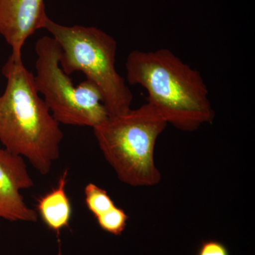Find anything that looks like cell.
Masks as SVG:
<instances>
[{"label":"cell","mask_w":255,"mask_h":255,"mask_svg":"<svg viewBox=\"0 0 255 255\" xmlns=\"http://www.w3.org/2000/svg\"><path fill=\"white\" fill-rule=\"evenodd\" d=\"M33 186L23 157L0 147V219L36 222V211L28 207L21 194Z\"/></svg>","instance_id":"8992f818"},{"label":"cell","mask_w":255,"mask_h":255,"mask_svg":"<svg viewBox=\"0 0 255 255\" xmlns=\"http://www.w3.org/2000/svg\"><path fill=\"white\" fill-rule=\"evenodd\" d=\"M127 81L147 90V104L183 131L212 123L215 112L199 70L167 48L132 50L126 61Z\"/></svg>","instance_id":"6da1fadb"},{"label":"cell","mask_w":255,"mask_h":255,"mask_svg":"<svg viewBox=\"0 0 255 255\" xmlns=\"http://www.w3.org/2000/svg\"><path fill=\"white\" fill-rule=\"evenodd\" d=\"M35 87L58 123L92 128L109 118L98 87L89 80L74 85L60 65L61 50L51 36L36 43Z\"/></svg>","instance_id":"5b68a950"},{"label":"cell","mask_w":255,"mask_h":255,"mask_svg":"<svg viewBox=\"0 0 255 255\" xmlns=\"http://www.w3.org/2000/svg\"><path fill=\"white\" fill-rule=\"evenodd\" d=\"M47 17L44 0H0V34L11 47L13 60H22L25 43L43 28Z\"/></svg>","instance_id":"52a82bcc"},{"label":"cell","mask_w":255,"mask_h":255,"mask_svg":"<svg viewBox=\"0 0 255 255\" xmlns=\"http://www.w3.org/2000/svg\"><path fill=\"white\" fill-rule=\"evenodd\" d=\"M95 219L103 231L114 236H120L127 228L128 216L123 209L115 206Z\"/></svg>","instance_id":"30bf717a"},{"label":"cell","mask_w":255,"mask_h":255,"mask_svg":"<svg viewBox=\"0 0 255 255\" xmlns=\"http://www.w3.org/2000/svg\"><path fill=\"white\" fill-rule=\"evenodd\" d=\"M1 72L6 86L0 96V142L46 175L60 157L64 137L60 124L40 97L33 74L22 60L9 57Z\"/></svg>","instance_id":"7a4b0ae2"},{"label":"cell","mask_w":255,"mask_h":255,"mask_svg":"<svg viewBox=\"0 0 255 255\" xmlns=\"http://www.w3.org/2000/svg\"><path fill=\"white\" fill-rule=\"evenodd\" d=\"M167 126L158 112L146 103L109 117L93 130L102 154L121 182L134 187H151L161 179L154 153L156 141Z\"/></svg>","instance_id":"277c9868"},{"label":"cell","mask_w":255,"mask_h":255,"mask_svg":"<svg viewBox=\"0 0 255 255\" xmlns=\"http://www.w3.org/2000/svg\"><path fill=\"white\" fill-rule=\"evenodd\" d=\"M85 199L87 209L95 218L116 206L107 191L94 183H89L85 187Z\"/></svg>","instance_id":"9c48e42d"},{"label":"cell","mask_w":255,"mask_h":255,"mask_svg":"<svg viewBox=\"0 0 255 255\" xmlns=\"http://www.w3.org/2000/svg\"><path fill=\"white\" fill-rule=\"evenodd\" d=\"M68 169L60 175L56 187L53 188L37 200L36 209L45 225L59 234L65 228H68L71 221V203L66 191Z\"/></svg>","instance_id":"ba28073f"},{"label":"cell","mask_w":255,"mask_h":255,"mask_svg":"<svg viewBox=\"0 0 255 255\" xmlns=\"http://www.w3.org/2000/svg\"><path fill=\"white\" fill-rule=\"evenodd\" d=\"M198 255H230L227 248L219 241H207L201 244Z\"/></svg>","instance_id":"8fae6325"},{"label":"cell","mask_w":255,"mask_h":255,"mask_svg":"<svg viewBox=\"0 0 255 255\" xmlns=\"http://www.w3.org/2000/svg\"><path fill=\"white\" fill-rule=\"evenodd\" d=\"M43 28L59 45L60 65L67 75L81 72L98 87L109 117L131 110L133 95L117 71V42L100 28L80 25L65 26L47 17Z\"/></svg>","instance_id":"3957f363"}]
</instances>
